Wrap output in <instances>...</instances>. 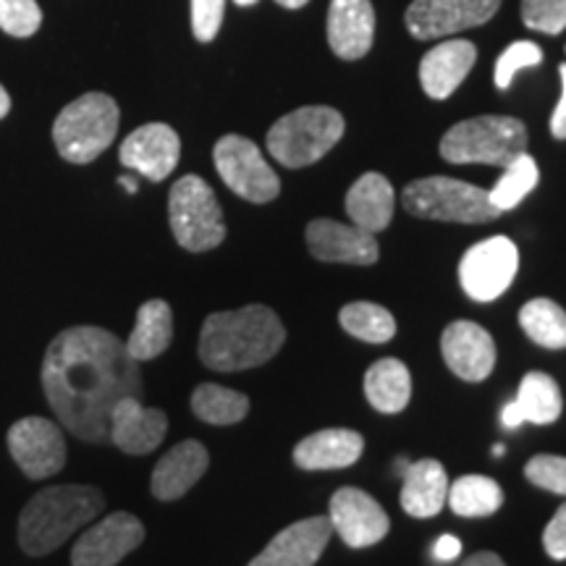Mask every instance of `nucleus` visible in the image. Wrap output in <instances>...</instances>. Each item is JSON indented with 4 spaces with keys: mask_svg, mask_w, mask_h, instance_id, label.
I'll return each mask as SVG.
<instances>
[{
    "mask_svg": "<svg viewBox=\"0 0 566 566\" xmlns=\"http://www.w3.org/2000/svg\"><path fill=\"white\" fill-rule=\"evenodd\" d=\"M40 378L59 422L87 443L108 441L116 401L145 394L137 359L122 338L97 325H74L55 336Z\"/></svg>",
    "mask_w": 566,
    "mask_h": 566,
    "instance_id": "f257e3e1",
    "label": "nucleus"
},
{
    "mask_svg": "<svg viewBox=\"0 0 566 566\" xmlns=\"http://www.w3.org/2000/svg\"><path fill=\"white\" fill-rule=\"evenodd\" d=\"M286 342L279 315L263 304L212 313L200 331V359L216 373H239L271 363Z\"/></svg>",
    "mask_w": 566,
    "mask_h": 566,
    "instance_id": "f03ea898",
    "label": "nucleus"
},
{
    "mask_svg": "<svg viewBox=\"0 0 566 566\" xmlns=\"http://www.w3.org/2000/svg\"><path fill=\"white\" fill-rule=\"evenodd\" d=\"M105 509L95 485H53L32 495L19 516V543L30 556H48L87 527Z\"/></svg>",
    "mask_w": 566,
    "mask_h": 566,
    "instance_id": "7ed1b4c3",
    "label": "nucleus"
},
{
    "mask_svg": "<svg viewBox=\"0 0 566 566\" xmlns=\"http://www.w3.org/2000/svg\"><path fill=\"white\" fill-rule=\"evenodd\" d=\"M344 116L328 105H307L279 118L268 132V153L283 168H307L344 137Z\"/></svg>",
    "mask_w": 566,
    "mask_h": 566,
    "instance_id": "20e7f679",
    "label": "nucleus"
},
{
    "mask_svg": "<svg viewBox=\"0 0 566 566\" xmlns=\"http://www.w3.org/2000/svg\"><path fill=\"white\" fill-rule=\"evenodd\" d=\"M118 105L103 92H87L59 113L53 124V142L63 160L92 163L108 150L118 132Z\"/></svg>",
    "mask_w": 566,
    "mask_h": 566,
    "instance_id": "39448f33",
    "label": "nucleus"
},
{
    "mask_svg": "<svg viewBox=\"0 0 566 566\" xmlns=\"http://www.w3.org/2000/svg\"><path fill=\"white\" fill-rule=\"evenodd\" d=\"M527 153V129L512 116H478L451 126L441 139V158L454 166L485 163L506 168Z\"/></svg>",
    "mask_w": 566,
    "mask_h": 566,
    "instance_id": "423d86ee",
    "label": "nucleus"
},
{
    "mask_svg": "<svg viewBox=\"0 0 566 566\" xmlns=\"http://www.w3.org/2000/svg\"><path fill=\"white\" fill-rule=\"evenodd\" d=\"M405 210L415 218L446 223H491L501 216L485 189L449 176H428L409 184Z\"/></svg>",
    "mask_w": 566,
    "mask_h": 566,
    "instance_id": "0eeeda50",
    "label": "nucleus"
},
{
    "mask_svg": "<svg viewBox=\"0 0 566 566\" xmlns=\"http://www.w3.org/2000/svg\"><path fill=\"white\" fill-rule=\"evenodd\" d=\"M168 221L187 252H210L226 239L223 210L210 184L200 176H181L168 195Z\"/></svg>",
    "mask_w": 566,
    "mask_h": 566,
    "instance_id": "6e6552de",
    "label": "nucleus"
},
{
    "mask_svg": "<svg viewBox=\"0 0 566 566\" xmlns=\"http://www.w3.org/2000/svg\"><path fill=\"white\" fill-rule=\"evenodd\" d=\"M212 160H216V168L226 187L233 195L244 197L247 202L265 205L279 197V174L268 166L263 153L252 139L239 137V134H226L212 150Z\"/></svg>",
    "mask_w": 566,
    "mask_h": 566,
    "instance_id": "1a4fd4ad",
    "label": "nucleus"
},
{
    "mask_svg": "<svg viewBox=\"0 0 566 566\" xmlns=\"http://www.w3.org/2000/svg\"><path fill=\"white\" fill-rule=\"evenodd\" d=\"M520 252L509 237H491L464 252L459 263V283L475 302H493L514 283Z\"/></svg>",
    "mask_w": 566,
    "mask_h": 566,
    "instance_id": "9d476101",
    "label": "nucleus"
},
{
    "mask_svg": "<svg viewBox=\"0 0 566 566\" xmlns=\"http://www.w3.org/2000/svg\"><path fill=\"white\" fill-rule=\"evenodd\" d=\"M9 451L30 480L59 475L66 464V441L61 424L45 417H24L9 428Z\"/></svg>",
    "mask_w": 566,
    "mask_h": 566,
    "instance_id": "9b49d317",
    "label": "nucleus"
},
{
    "mask_svg": "<svg viewBox=\"0 0 566 566\" xmlns=\"http://www.w3.org/2000/svg\"><path fill=\"white\" fill-rule=\"evenodd\" d=\"M501 0H415L407 9V30L417 40H436L485 24Z\"/></svg>",
    "mask_w": 566,
    "mask_h": 566,
    "instance_id": "f8f14e48",
    "label": "nucleus"
},
{
    "mask_svg": "<svg viewBox=\"0 0 566 566\" xmlns=\"http://www.w3.org/2000/svg\"><path fill=\"white\" fill-rule=\"evenodd\" d=\"M145 541V525L129 512L108 514L84 530L71 551L74 566H116Z\"/></svg>",
    "mask_w": 566,
    "mask_h": 566,
    "instance_id": "ddd939ff",
    "label": "nucleus"
},
{
    "mask_svg": "<svg viewBox=\"0 0 566 566\" xmlns=\"http://www.w3.org/2000/svg\"><path fill=\"white\" fill-rule=\"evenodd\" d=\"M328 520L334 525V533L342 535L349 548H370L384 541L391 527L384 506L359 488H338L331 495Z\"/></svg>",
    "mask_w": 566,
    "mask_h": 566,
    "instance_id": "4468645a",
    "label": "nucleus"
},
{
    "mask_svg": "<svg viewBox=\"0 0 566 566\" xmlns=\"http://www.w3.org/2000/svg\"><path fill=\"white\" fill-rule=\"evenodd\" d=\"M307 247L310 254L321 263H342V265H375L378 263V242L375 233L359 229V226H346L331 218H317L307 226Z\"/></svg>",
    "mask_w": 566,
    "mask_h": 566,
    "instance_id": "2eb2a0df",
    "label": "nucleus"
},
{
    "mask_svg": "<svg viewBox=\"0 0 566 566\" xmlns=\"http://www.w3.org/2000/svg\"><path fill=\"white\" fill-rule=\"evenodd\" d=\"M118 158L129 171L150 181H163L179 166L181 139L168 124H145L124 139Z\"/></svg>",
    "mask_w": 566,
    "mask_h": 566,
    "instance_id": "dca6fc26",
    "label": "nucleus"
},
{
    "mask_svg": "<svg viewBox=\"0 0 566 566\" xmlns=\"http://www.w3.org/2000/svg\"><path fill=\"white\" fill-rule=\"evenodd\" d=\"M441 354L449 370L467 384H480L495 367L493 336L472 321H454L443 331Z\"/></svg>",
    "mask_w": 566,
    "mask_h": 566,
    "instance_id": "f3484780",
    "label": "nucleus"
},
{
    "mask_svg": "<svg viewBox=\"0 0 566 566\" xmlns=\"http://www.w3.org/2000/svg\"><path fill=\"white\" fill-rule=\"evenodd\" d=\"M168 433V417L163 409L145 407L137 396H126L111 409L108 441L132 457H145L158 449Z\"/></svg>",
    "mask_w": 566,
    "mask_h": 566,
    "instance_id": "a211bd4d",
    "label": "nucleus"
},
{
    "mask_svg": "<svg viewBox=\"0 0 566 566\" xmlns=\"http://www.w3.org/2000/svg\"><path fill=\"white\" fill-rule=\"evenodd\" d=\"M334 525L328 516H310L281 530L268 546L252 558L250 566H315L328 546Z\"/></svg>",
    "mask_w": 566,
    "mask_h": 566,
    "instance_id": "6ab92c4d",
    "label": "nucleus"
},
{
    "mask_svg": "<svg viewBox=\"0 0 566 566\" xmlns=\"http://www.w3.org/2000/svg\"><path fill=\"white\" fill-rule=\"evenodd\" d=\"M375 38V11L370 0H331L328 42L344 61H359L370 53Z\"/></svg>",
    "mask_w": 566,
    "mask_h": 566,
    "instance_id": "aec40b11",
    "label": "nucleus"
},
{
    "mask_svg": "<svg viewBox=\"0 0 566 566\" xmlns=\"http://www.w3.org/2000/svg\"><path fill=\"white\" fill-rule=\"evenodd\" d=\"M478 61V51L467 40H446L428 51L420 61V82L424 95L433 101H446L467 80Z\"/></svg>",
    "mask_w": 566,
    "mask_h": 566,
    "instance_id": "412c9836",
    "label": "nucleus"
},
{
    "mask_svg": "<svg viewBox=\"0 0 566 566\" xmlns=\"http://www.w3.org/2000/svg\"><path fill=\"white\" fill-rule=\"evenodd\" d=\"M210 454L200 441H181L176 443L168 454L155 464L150 478V491L158 501H176L189 493V488L200 483V478L208 472Z\"/></svg>",
    "mask_w": 566,
    "mask_h": 566,
    "instance_id": "4be33fe9",
    "label": "nucleus"
},
{
    "mask_svg": "<svg viewBox=\"0 0 566 566\" xmlns=\"http://www.w3.org/2000/svg\"><path fill=\"white\" fill-rule=\"evenodd\" d=\"M562 409L564 399L556 380L546 373H527L522 378L514 401H509L504 412H501V424L506 430H516L525 422L551 424L562 417Z\"/></svg>",
    "mask_w": 566,
    "mask_h": 566,
    "instance_id": "5701e85b",
    "label": "nucleus"
},
{
    "mask_svg": "<svg viewBox=\"0 0 566 566\" xmlns=\"http://www.w3.org/2000/svg\"><path fill=\"white\" fill-rule=\"evenodd\" d=\"M365 438L349 428H328L294 446V462L302 470H344L359 462Z\"/></svg>",
    "mask_w": 566,
    "mask_h": 566,
    "instance_id": "b1692460",
    "label": "nucleus"
},
{
    "mask_svg": "<svg viewBox=\"0 0 566 566\" xmlns=\"http://www.w3.org/2000/svg\"><path fill=\"white\" fill-rule=\"evenodd\" d=\"M449 475L438 459H420L409 462L401 478V509L417 520H430L441 512L449 495Z\"/></svg>",
    "mask_w": 566,
    "mask_h": 566,
    "instance_id": "393cba45",
    "label": "nucleus"
},
{
    "mask_svg": "<svg viewBox=\"0 0 566 566\" xmlns=\"http://www.w3.org/2000/svg\"><path fill=\"white\" fill-rule=\"evenodd\" d=\"M394 187L384 174H363L352 184L349 195H346V216L352 218L354 226L359 229L378 233L388 229L394 218Z\"/></svg>",
    "mask_w": 566,
    "mask_h": 566,
    "instance_id": "a878e982",
    "label": "nucleus"
},
{
    "mask_svg": "<svg viewBox=\"0 0 566 566\" xmlns=\"http://www.w3.org/2000/svg\"><path fill=\"white\" fill-rule=\"evenodd\" d=\"M174 342V313L168 302L147 300L137 310V325H134L132 336L126 338V352L137 363H150L160 357Z\"/></svg>",
    "mask_w": 566,
    "mask_h": 566,
    "instance_id": "bb28decb",
    "label": "nucleus"
},
{
    "mask_svg": "<svg viewBox=\"0 0 566 566\" xmlns=\"http://www.w3.org/2000/svg\"><path fill=\"white\" fill-rule=\"evenodd\" d=\"M365 396L373 409L384 415H399L412 396V375L396 357H384L365 373Z\"/></svg>",
    "mask_w": 566,
    "mask_h": 566,
    "instance_id": "cd10ccee",
    "label": "nucleus"
},
{
    "mask_svg": "<svg viewBox=\"0 0 566 566\" xmlns=\"http://www.w3.org/2000/svg\"><path fill=\"white\" fill-rule=\"evenodd\" d=\"M446 501L457 516H491L504 506V491L493 478L464 475L449 485Z\"/></svg>",
    "mask_w": 566,
    "mask_h": 566,
    "instance_id": "c85d7f7f",
    "label": "nucleus"
},
{
    "mask_svg": "<svg viewBox=\"0 0 566 566\" xmlns=\"http://www.w3.org/2000/svg\"><path fill=\"white\" fill-rule=\"evenodd\" d=\"M520 325L530 342L543 349H566V313L554 300H546V296L530 300L520 310Z\"/></svg>",
    "mask_w": 566,
    "mask_h": 566,
    "instance_id": "c756f323",
    "label": "nucleus"
},
{
    "mask_svg": "<svg viewBox=\"0 0 566 566\" xmlns=\"http://www.w3.org/2000/svg\"><path fill=\"white\" fill-rule=\"evenodd\" d=\"M192 412L208 424H237L250 412V399L233 388L202 384L192 394Z\"/></svg>",
    "mask_w": 566,
    "mask_h": 566,
    "instance_id": "7c9ffc66",
    "label": "nucleus"
},
{
    "mask_svg": "<svg viewBox=\"0 0 566 566\" xmlns=\"http://www.w3.org/2000/svg\"><path fill=\"white\" fill-rule=\"evenodd\" d=\"M338 323L346 334L367 344H386L396 336V321L386 307L373 302H352L342 307Z\"/></svg>",
    "mask_w": 566,
    "mask_h": 566,
    "instance_id": "2f4dec72",
    "label": "nucleus"
},
{
    "mask_svg": "<svg viewBox=\"0 0 566 566\" xmlns=\"http://www.w3.org/2000/svg\"><path fill=\"white\" fill-rule=\"evenodd\" d=\"M537 179H541V171H537V163L530 153H522L520 158L512 160L506 166L504 176L495 181V187L488 192L491 197L493 208L504 216L506 210H514L525 197L537 187Z\"/></svg>",
    "mask_w": 566,
    "mask_h": 566,
    "instance_id": "473e14b6",
    "label": "nucleus"
},
{
    "mask_svg": "<svg viewBox=\"0 0 566 566\" xmlns=\"http://www.w3.org/2000/svg\"><path fill=\"white\" fill-rule=\"evenodd\" d=\"M42 24L38 0H0V30L11 38H32Z\"/></svg>",
    "mask_w": 566,
    "mask_h": 566,
    "instance_id": "72a5a7b5",
    "label": "nucleus"
},
{
    "mask_svg": "<svg viewBox=\"0 0 566 566\" xmlns=\"http://www.w3.org/2000/svg\"><path fill=\"white\" fill-rule=\"evenodd\" d=\"M541 61H543V51L535 45V42L516 40L514 45H509L506 51L501 53V59L495 61V74H493L495 87L509 90V87H512L516 71L537 66Z\"/></svg>",
    "mask_w": 566,
    "mask_h": 566,
    "instance_id": "f704fd0d",
    "label": "nucleus"
},
{
    "mask_svg": "<svg viewBox=\"0 0 566 566\" xmlns=\"http://www.w3.org/2000/svg\"><path fill=\"white\" fill-rule=\"evenodd\" d=\"M522 21L535 32H564L566 0H522Z\"/></svg>",
    "mask_w": 566,
    "mask_h": 566,
    "instance_id": "c9c22d12",
    "label": "nucleus"
},
{
    "mask_svg": "<svg viewBox=\"0 0 566 566\" xmlns=\"http://www.w3.org/2000/svg\"><path fill=\"white\" fill-rule=\"evenodd\" d=\"M525 478L543 491L566 495V457L537 454L525 464Z\"/></svg>",
    "mask_w": 566,
    "mask_h": 566,
    "instance_id": "e433bc0d",
    "label": "nucleus"
},
{
    "mask_svg": "<svg viewBox=\"0 0 566 566\" xmlns=\"http://www.w3.org/2000/svg\"><path fill=\"white\" fill-rule=\"evenodd\" d=\"M226 0H192V32L200 42L216 40L223 24Z\"/></svg>",
    "mask_w": 566,
    "mask_h": 566,
    "instance_id": "4c0bfd02",
    "label": "nucleus"
},
{
    "mask_svg": "<svg viewBox=\"0 0 566 566\" xmlns=\"http://www.w3.org/2000/svg\"><path fill=\"white\" fill-rule=\"evenodd\" d=\"M543 546H546V554L551 558H556V562H566V504L558 506L554 520L546 525Z\"/></svg>",
    "mask_w": 566,
    "mask_h": 566,
    "instance_id": "58836bf2",
    "label": "nucleus"
},
{
    "mask_svg": "<svg viewBox=\"0 0 566 566\" xmlns=\"http://www.w3.org/2000/svg\"><path fill=\"white\" fill-rule=\"evenodd\" d=\"M562 74V101H558L554 116H551V134L556 139H566V63L558 69Z\"/></svg>",
    "mask_w": 566,
    "mask_h": 566,
    "instance_id": "ea45409f",
    "label": "nucleus"
},
{
    "mask_svg": "<svg viewBox=\"0 0 566 566\" xmlns=\"http://www.w3.org/2000/svg\"><path fill=\"white\" fill-rule=\"evenodd\" d=\"M462 554V543L454 535H441L433 546L436 562H454V558Z\"/></svg>",
    "mask_w": 566,
    "mask_h": 566,
    "instance_id": "a19ab883",
    "label": "nucleus"
},
{
    "mask_svg": "<svg viewBox=\"0 0 566 566\" xmlns=\"http://www.w3.org/2000/svg\"><path fill=\"white\" fill-rule=\"evenodd\" d=\"M462 566H506L504 558L493 551H480V554H472Z\"/></svg>",
    "mask_w": 566,
    "mask_h": 566,
    "instance_id": "79ce46f5",
    "label": "nucleus"
},
{
    "mask_svg": "<svg viewBox=\"0 0 566 566\" xmlns=\"http://www.w3.org/2000/svg\"><path fill=\"white\" fill-rule=\"evenodd\" d=\"M9 111H11V97H9V92H6L3 84H0V118L9 116Z\"/></svg>",
    "mask_w": 566,
    "mask_h": 566,
    "instance_id": "37998d69",
    "label": "nucleus"
},
{
    "mask_svg": "<svg viewBox=\"0 0 566 566\" xmlns=\"http://www.w3.org/2000/svg\"><path fill=\"white\" fill-rule=\"evenodd\" d=\"M118 184H122V187L126 189V192L129 195H137V179H132V176H122V179H118Z\"/></svg>",
    "mask_w": 566,
    "mask_h": 566,
    "instance_id": "c03bdc74",
    "label": "nucleus"
},
{
    "mask_svg": "<svg viewBox=\"0 0 566 566\" xmlns=\"http://www.w3.org/2000/svg\"><path fill=\"white\" fill-rule=\"evenodd\" d=\"M283 9H302V6H307L310 0H279Z\"/></svg>",
    "mask_w": 566,
    "mask_h": 566,
    "instance_id": "a18cd8bd",
    "label": "nucleus"
},
{
    "mask_svg": "<svg viewBox=\"0 0 566 566\" xmlns=\"http://www.w3.org/2000/svg\"><path fill=\"white\" fill-rule=\"evenodd\" d=\"M493 457H504V446H495V449H493Z\"/></svg>",
    "mask_w": 566,
    "mask_h": 566,
    "instance_id": "49530a36",
    "label": "nucleus"
},
{
    "mask_svg": "<svg viewBox=\"0 0 566 566\" xmlns=\"http://www.w3.org/2000/svg\"><path fill=\"white\" fill-rule=\"evenodd\" d=\"M258 0H237V6H254Z\"/></svg>",
    "mask_w": 566,
    "mask_h": 566,
    "instance_id": "de8ad7c7",
    "label": "nucleus"
}]
</instances>
